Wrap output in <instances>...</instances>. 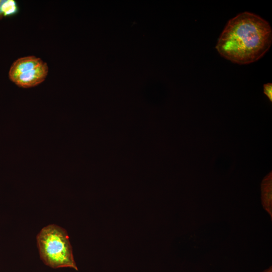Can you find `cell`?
<instances>
[{"label":"cell","instance_id":"cell-4","mask_svg":"<svg viewBox=\"0 0 272 272\" xmlns=\"http://www.w3.org/2000/svg\"><path fill=\"white\" fill-rule=\"evenodd\" d=\"M41 58L34 56H28L18 58L12 64L9 72V79L14 78L28 71L35 69L42 64Z\"/></svg>","mask_w":272,"mask_h":272},{"label":"cell","instance_id":"cell-3","mask_svg":"<svg viewBox=\"0 0 272 272\" xmlns=\"http://www.w3.org/2000/svg\"><path fill=\"white\" fill-rule=\"evenodd\" d=\"M48 72L46 62L33 70L18 75L10 80L20 87L28 88L35 87L43 82Z\"/></svg>","mask_w":272,"mask_h":272},{"label":"cell","instance_id":"cell-6","mask_svg":"<svg viewBox=\"0 0 272 272\" xmlns=\"http://www.w3.org/2000/svg\"><path fill=\"white\" fill-rule=\"evenodd\" d=\"M263 92L264 94L268 97L269 101H272V84L271 83H267L263 85Z\"/></svg>","mask_w":272,"mask_h":272},{"label":"cell","instance_id":"cell-5","mask_svg":"<svg viewBox=\"0 0 272 272\" xmlns=\"http://www.w3.org/2000/svg\"><path fill=\"white\" fill-rule=\"evenodd\" d=\"M19 7L14 0H0V20L18 13Z\"/></svg>","mask_w":272,"mask_h":272},{"label":"cell","instance_id":"cell-2","mask_svg":"<svg viewBox=\"0 0 272 272\" xmlns=\"http://www.w3.org/2000/svg\"><path fill=\"white\" fill-rule=\"evenodd\" d=\"M40 259L52 268L70 267L78 270L66 231L50 224L43 227L36 237Z\"/></svg>","mask_w":272,"mask_h":272},{"label":"cell","instance_id":"cell-1","mask_svg":"<svg viewBox=\"0 0 272 272\" xmlns=\"http://www.w3.org/2000/svg\"><path fill=\"white\" fill-rule=\"evenodd\" d=\"M271 41L269 23L256 15L244 12L229 21L216 48L225 58L244 64L262 57L269 49Z\"/></svg>","mask_w":272,"mask_h":272},{"label":"cell","instance_id":"cell-7","mask_svg":"<svg viewBox=\"0 0 272 272\" xmlns=\"http://www.w3.org/2000/svg\"><path fill=\"white\" fill-rule=\"evenodd\" d=\"M263 272H271V268H269L268 269H267V270H265Z\"/></svg>","mask_w":272,"mask_h":272}]
</instances>
